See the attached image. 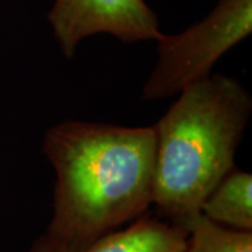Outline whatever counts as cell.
Here are the masks:
<instances>
[{
	"label": "cell",
	"mask_w": 252,
	"mask_h": 252,
	"mask_svg": "<svg viewBox=\"0 0 252 252\" xmlns=\"http://www.w3.org/2000/svg\"><path fill=\"white\" fill-rule=\"evenodd\" d=\"M251 31L252 0H219L202 21L180 34H161L156 39L157 61L143 84V99L174 97L206 79L217 61Z\"/></svg>",
	"instance_id": "obj_3"
},
{
	"label": "cell",
	"mask_w": 252,
	"mask_h": 252,
	"mask_svg": "<svg viewBox=\"0 0 252 252\" xmlns=\"http://www.w3.org/2000/svg\"><path fill=\"white\" fill-rule=\"evenodd\" d=\"M251 114V94L225 74L212 73L181 91L153 126L156 217L182 225L200 213L207 195L235 168Z\"/></svg>",
	"instance_id": "obj_2"
},
{
	"label": "cell",
	"mask_w": 252,
	"mask_h": 252,
	"mask_svg": "<svg viewBox=\"0 0 252 252\" xmlns=\"http://www.w3.org/2000/svg\"><path fill=\"white\" fill-rule=\"evenodd\" d=\"M185 252H252V231H238L216 224L202 213L188 219Z\"/></svg>",
	"instance_id": "obj_7"
},
{
	"label": "cell",
	"mask_w": 252,
	"mask_h": 252,
	"mask_svg": "<svg viewBox=\"0 0 252 252\" xmlns=\"http://www.w3.org/2000/svg\"><path fill=\"white\" fill-rule=\"evenodd\" d=\"M200 213L227 228L252 231L251 172L231 170L207 195Z\"/></svg>",
	"instance_id": "obj_6"
},
{
	"label": "cell",
	"mask_w": 252,
	"mask_h": 252,
	"mask_svg": "<svg viewBox=\"0 0 252 252\" xmlns=\"http://www.w3.org/2000/svg\"><path fill=\"white\" fill-rule=\"evenodd\" d=\"M42 153L55 171L49 243L77 250L147 215L153 202V126L67 119L46 130Z\"/></svg>",
	"instance_id": "obj_1"
},
{
	"label": "cell",
	"mask_w": 252,
	"mask_h": 252,
	"mask_svg": "<svg viewBox=\"0 0 252 252\" xmlns=\"http://www.w3.org/2000/svg\"><path fill=\"white\" fill-rule=\"evenodd\" d=\"M48 21L69 59L83 39L95 34H109L125 44L156 41L162 34L144 0H55Z\"/></svg>",
	"instance_id": "obj_4"
},
{
	"label": "cell",
	"mask_w": 252,
	"mask_h": 252,
	"mask_svg": "<svg viewBox=\"0 0 252 252\" xmlns=\"http://www.w3.org/2000/svg\"><path fill=\"white\" fill-rule=\"evenodd\" d=\"M187 238L185 227L144 215L83 248H63L39 235L28 252H185Z\"/></svg>",
	"instance_id": "obj_5"
}]
</instances>
